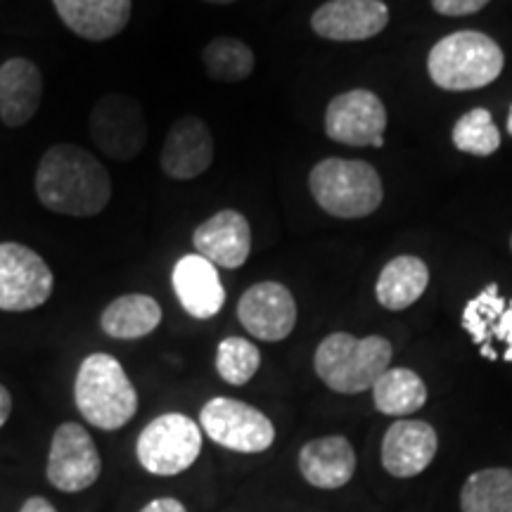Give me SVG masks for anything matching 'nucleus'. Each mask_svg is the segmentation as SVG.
I'll use <instances>...</instances> for the list:
<instances>
[{"instance_id": "f257e3e1", "label": "nucleus", "mask_w": 512, "mask_h": 512, "mask_svg": "<svg viewBox=\"0 0 512 512\" xmlns=\"http://www.w3.org/2000/svg\"><path fill=\"white\" fill-rule=\"evenodd\" d=\"M34 185L43 207L62 216H98L112 200L110 171L72 143H57L43 152Z\"/></svg>"}, {"instance_id": "f03ea898", "label": "nucleus", "mask_w": 512, "mask_h": 512, "mask_svg": "<svg viewBox=\"0 0 512 512\" xmlns=\"http://www.w3.org/2000/svg\"><path fill=\"white\" fill-rule=\"evenodd\" d=\"M74 401L83 420L105 432L121 430L138 411V392L110 354L83 358L74 382Z\"/></svg>"}, {"instance_id": "7ed1b4c3", "label": "nucleus", "mask_w": 512, "mask_h": 512, "mask_svg": "<svg viewBox=\"0 0 512 512\" xmlns=\"http://www.w3.org/2000/svg\"><path fill=\"white\" fill-rule=\"evenodd\" d=\"M392 356V342L380 335L358 339L349 332H332L318 344L313 366L332 392L361 394L373 389Z\"/></svg>"}, {"instance_id": "20e7f679", "label": "nucleus", "mask_w": 512, "mask_h": 512, "mask_svg": "<svg viewBox=\"0 0 512 512\" xmlns=\"http://www.w3.org/2000/svg\"><path fill=\"white\" fill-rule=\"evenodd\" d=\"M503 50L482 31H456L430 50V79L444 91H475L503 72Z\"/></svg>"}, {"instance_id": "39448f33", "label": "nucleus", "mask_w": 512, "mask_h": 512, "mask_svg": "<svg viewBox=\"0 0 512 512\" xmlns=\"http://www.w3.org/2000/svg\"><path fill=\"white\" fill-rule=\"evenodd\" d=\"M309 188L318 207L337 219H361L382 204L380 174L358 159H323L313 166Z\"/></svg>"}, {"instance_id": "423d86ee", "label": "nucleus", "mask_w": 512, "mask_h": 512, "mask_svg": "<svg viewBox=\"0 0 512 512\" xmlns=\"http://www.w3.org/2000/svg\"><path fill=\"white\" fill-rule=\"evenodd\" d=\"M202 453V427L183 413L159 415L140 432L136 444L138 463L157 477H176Z\"/></svg>"}, {"instance_id": "0eeeda50", "label": "nucleus", "mask_w": 512, "mask_h": 512, "mask_svg": "<svg viewBox=\"0 0 512 512\" xmlns=\"http://www.w3.org/2000/svg\"><path fill=\"white\" fill-rule=\"evenodd\" d=\"M91 138L98 150L114 162H131L147 145V121L143 107L126 93H107L91 110Z\"/></svg>"}, {"instance_id": "6e6552de", "label": "nucleus", "mask_w": 512, "mask_h": 512, "mask_svg": "<svg viewBox=\"0 0 512 512\" xmlns=\"http://www.w3.org/2000/svg\"><path fill=\"white\" fill-rule=\"evenodd\" d=\"M200 427L211 441L235 453H264L275 441V427L268 415L228 396L204 403Z\"/></svg>"}, {"instance_id": "1a4fd4ad", "label": "nucleus", "mask_w": 512, "mask_h": 512, "mask_svg": "<svg viewBox=\"0 0 512 512\" xmlns=\"http://www.w3.org/2000/svg\"><path fill=\"white\" fill-rule=\"evenodd\" d=\"M55 275L41 254L19 242H0V311H34L50 299Z\"/></svg>"}, {"instance_id": "9d476101", "label": "nucleus", "mask_w": 512, "mask_h": 512, "mask_svg": "<svg viewBox=\"0 0 512 512\" xmlns=\"http://www.w3.org/2000/svg\"><path fill=\"white\" fill-rule=\"evenodd\" d=\"M102 458L86 427L64 422L53 434L48 453V482L64 494L91 489L100 479Z\"/></svg>"}, {"instance_id": "9b49d317", "label": "nucleus", "mask_w": 512, "mask_h": 512, "mask_svg": "<svg viewBox=\"0 0 512 512\" xmlns=\"http://www.w3.org/2000/svg\"><path fill=\"white\" fill-rule=\"evenodd\" d=\"M387 110L382 100L366 88L337 95L325 112V133L335 143L351 147H382Z\"/></svg>"}, {"instance_id": "f8f14e48", "label": "nucleus", "mask_w": 512, "mask_h": 512, "mask_svg": "<svg viewBox=\"0 0 512 512\" xmlns=\"http://www.w3.org/2000/svg\"><path fill=\"white\" fill-rule=\"evenodd\" d=\"M238 318L249 335L264 342H280L290 337L297 325V302L285 285L264 280L242 294Z\"/></svg>"}, {"instance_id": "ddd939ff", "label": "nucleus", "mask_w": 512, "mask_h": 512, "mask_svg": "<svg viewBox=\"0 0 512 512\" xmlns=\"http://www.w3.org/2000/svg\"><path fill=\"white\" fill-rule=\"evenodd\" d=\"M463 328L489 361L512 363V299H503L496 283L467 302Z\"/></svg>"}, {"instance_id": "4468645a", "label": "nucleus", "mask_w": 512, "mask_h": 512, "mask_svg": "<svg viewBox=\"0 0 512 512\" xmlns=\"http://www.w3.org/2000/svg\"><path fill=\"white\" fill-rule=\"evenodd\" d=\"M389 24V8L382 0H328L313 12L311 27L328 41H366Z\"/></svg>"}, {"instance_id": "2eb2a0df", "label": "nucleus", "mask_w": 512, "mask_h": 512, "mask_svg": "<svg viewBox=\"0 0 512 512\" xmlns=\"http://www.w3.org/2000/svg\"><path fill=\"white\" fill-rule=\"evenodd\" d=\"M214 162V138L197 117H181L166 133L159 166L174 181H192Z\"/></svg>"}, {"instance_id": "dca6fc26", "label": "nucleus", "mask_w": 512, "mask_h": 512, "mask_svg": "<svg viewBox=\"0 0 512 512\" xmlns=\"http://www.w3.org/2000/svg\"><path fill=\"white\" fill-rule=\"evenodd\" d=\"M437 448L439 437L430 422L396 420L384 434L382 465L392 477H415L430 467Z\"/></svg>"}, {"instance_id": "f3484780", "label": "nucleus", "mask_w": 512, "mask_h": 512, "mask_svg": "<svg viewBox=\"0 0 512 512\" xmlns=\"http://www.w3.org/2000/svg\"><path fill=\"white\" fill-rule=\"evenodd\" d=\"M197 254L221 268H240L252 252V230L240 211L223 209L192 233Z\"/></svg>"}, {"instance_id": "a211bd4d", "label": "nucleus", "mask_w": 512, "mask_h": 512, "mask_svg": "<svg viewBox=\"0 0 512 512\" xmlns=\"http://www.w3.org/2000/svg\"><path fill=\"white\" fill-rule=\"evenodd\" d=\"M171 285L183 309L197 320L214 318L226 304L219 271L200 254H185L176 261Z\"/></svg>"}, {"instance_id": "6ab92c4d", "label": "nucleus", "mask_w": 512, "mask_h": 512, "mask_svg": "<svg viewBox=\"0 0 512 512\" xmlns=\"http://www.w3.org/2000/svg\"><path fill=\"white\" fill-rule=\"evenodd\" d=\"M43 98L41 69L27 57H10L0 64V119L19 128L36 117Z\"/></svg>"}, {"instance_id": "aec40b11", "label": "nucleus", "mask_w": 512, "mask_h": 512, "mask_svg": "<svg viewBox=\"0 0 512 512\" xmlns=\"http://www.w3.org/2000/svg\"><path fill=\"white\" fill-rule=\"evenodd\" d=\"M64 27L86 41L119 36L131 22V0H53Z\"/></svg>"}, {"instance_id": "412c9836", "label": "nucleus", "mask_w": 512, "mask_h": 512, "mask_svg": "<svg viewBox=\"0 0 512 512\" xmlns=\"http://www.w3.org/2000/svg\"><path fill=\"white\" fill-rule=\"evenodd\" d=\"M299 470L316 489H342L356 472V451L344 437L313 439L299 451Z\"/></svg>"}, {"instance_id": "4be33fe9", "label": "nucleus", "mask_w": 512, "mask_h": 512, "mask_svg": "<svg viewBox=\"0 0 512 512\" xmlns=\"http://www.w3.org/2000/svg\"><path fill=\"white\" fill-rule=\"evenodd\" d=\"M430 285V268L418 256H396L382 268L377 278V302L389 311H403L413 306Z\"/></svg>"}, {"instance_id": "5701e85b", "label": "nucleus", "mask_w": 512, "mask_h": 512, "mask_svg": "<svg viewBox=\"0 0 512 512\" xmlns=\"http://www.w3.org/2000/svg\"><path fill=\"white\" fill-rule=\"evenodd\" d=\"M162 323V306L150 294H121L105 306L100 328L112 339H140Z\"/></svg>"}, {"instance_id": "b1692460", "label": "nucleus", "mask_w": 512, "mask_h": 512, "mask_svg": "<svg viewBox=\"0 0 512 512\" xmlns=\"http://www.w3.org/2000/svg\"><path fill=\"white\" fill-rule=\"evenodd\" d=\"M375 408L384 415H411L427 401V387L411 368H387L373 384Z\"/></svg>"}, {"instance_id": "393cba45", "label": "nucleus", "mask_w": 512, "mask_h": 512, "mask_svg": "<svg viewBox=\"0 0 512 512\" xmlns=\"http://www.w3.org/2000/svg\"><path fill=\"white\" fill-rule=\"evenodd\" d=\"M463 512H512V470L486 467L472 472L460 491Z\"/></svg>"}, {"instance_id": "a878e982", "label": "nucleus", "mask_w": 512, "mask_h": 512, "mask_svg": "<svg viewBox=\"0 0 512 512\" xmlns=\"http://www.w3.org/2000/svg\"><path fill=\"white\" fill-rule=\"evenodd\" d=\"M202 62L214 81L238 83L254 72V53L238 38L219 36L202 50Z\"/></svg>"}, {"instance_id": "bb28decb", "label": "nucleus", "mask_w": 512, "mask_h": 512, "mask_svg": "<svg viewBox=\"0 0 512 512\" xmlns=\"http://www.w3.org/2000/svg\"><path fill=\"white\" fill-rule=\"evenodd\" d=\"M453 145L465 155H494L501 147V133L494 124V117L484 107H475V110L463 114L453 126Z\"/></svg>"}, {"instance_id": "cd10ccee", "label": "nucleus", "mask_w": 512, "mask_h": 512, "mask_svg": "<svg viewBox=\"0 0 512 512\" xmlns=\"http://www.w3.org/2000/svg\"><path fill=\"white\" fill-rule=\"evenodd\" d=\"M261 366V351L245 337H226L216 349V370L221 380L242 387Z\"/></svg>"}, {"instance_id": "c85d7f7f", "label": "nucleus", "mask_w": 512, "mask_h": 512, "mask_svg": "<svg viewBox=\"0 0 512 512\" xmlns=\"http://www.w3.org/2000/svg\"><path fill=\"white\" fill-rule=\"evenodd\" d=\"M489 3L491 0H432L434 10H437L439 15H446V17L472 15V12H479Z\"/></svg>"}, {"instance_id": "c756f323", "label": "nucleus", "mask_w": 512, "mask_h": 512, "mask_svg": "<svg viewBox=\"0 0 512 512\" xmlns=\"http://www.w3.org/2000/svg\"><path fill=\"white\" fill-rule=\"evenodd\" d=\"M140 512H188V510H185V505L181 501H176V498H157V501L147 503Z\"/></svg>"}, {"instance_id": "7c9ffc66", "label": "nucleus", "mask_w": 512, "mask_h": 512, "mask_svg": "<svg viewBox=\"0 0 512 512\" xmlns=\"http://www.w3.org/2000/svg\"><path fill=\"white\" fill-rule=\"evenodd\" d=\"M19 512H57V510H55V505L48 501V498L31 496V498H27V501H24L22 510H19Z\"/></svg>"}, {"instance_id": "2f4dec72", "label": "nucleus", "mask_w": 512, "mask_h": 512, "mask_svg": "<svg viewBox=\"0 0 512 512\" xmlns=\"http://www.w3.org/2000/svg\"><path fill=\"white\" fill-rule=\"evenodd\" d=\"M10 413H12V396L8 392V387L0 384V430H3V425L8 422Z\"/></svg>"}, {"instance_id": "473e14b6", "label": "nucleus", "mask_w": 512, "mask_h": 512, "mask_svg": "<svg viewBox=\"0 0 512 512\" xmlns=\"http://www.w3.org/2000/svg\"><path fill=\"white\" fill-rule=\"evenodd\" d=\"M207 3H219V5H228V3H235V0H207Z\"/></svg>"}, {"instance_id": "72a5a7b5", "label": "nucleus", "mask_w": 512, "mask_h": 512, "mask_svg": "<svg viewBox=\"0 0 512 512\" xmlns=\"http://www.w3.org/2000/svg\"><path fill=\"white\" fill-rule=\"evenodd\" d=\"M508 133L512 136V107H510V114H508Z\"/></svg>"}, {"instance_id": "f704fd0d", "label": "nucleus", "mask_w": 512, "mask_h": 512, "mask_svg": "<svg viewBox=\"0 0 512 512\" xmlns=\"http://www.w3.org/2000/svg\"><path fill=\"white\" fill-rule=\"evenodd\" d=\"M510 247H512V238H510Z\"/></svg>"}]
</instances>
